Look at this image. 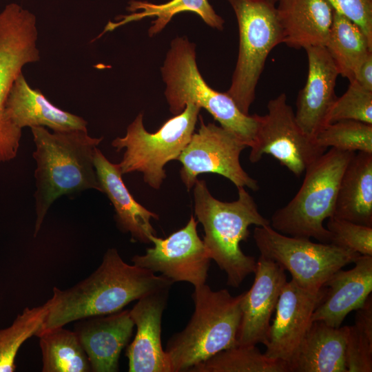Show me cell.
I'll return each instance as SVG.
<instances>
[{
    "instance_id": "obj_5",
    "label": "cell",
    "mask_w": 372,
    "mask_h": 372,
    "mask_svg": "<svg viewBox=\"0 0 372 372\" xmlns=\"http://www.w3.org/2000/svg\"><path fill=\"white\" fill-rule=\"evenodd\" d=\"M195 49L194 43L185 37H178L171 42L161 70L169 111L176 115L187 103L196 104L251 147L258 129V114H243L226 92L216 91L205 82L197 66Z\"/></svg>"
},
{
    "instance_id": "obj_14",
    "label": "cell",
    "mask_w": 372,
    "mask_h": 372,
    "mask_svg": "<svg viewBox=\"0 0 372 372\" xmlns=\"http://www.w3.org/2000/svg\"><path fill=\"white\" fill-rule=\"evenodd\" d=\"M326 287L311 290L293 279L284 285L271 324L265 354L288 364L298 351L312 321V315L323 300Z\"/></svg>"
},
{
    "instance_id": "obj_28",
    "label": "cell",
    "mask_w": 372,
    "mask_h": 372,
    "mask_svg": "<svg viewBox=\"0 0 372 372\" xmlns=\"http://www.w3.org/2000/svg\"><path fill=\"white\" fill-rule=\"evenodd\" d=\"M189 372H289L288 364L262 353L256 345H237L221 351Z\"/></svg>"
},
{
    "instance_id": "obj_35",
    "label": "cell",
    "mask_w": 372,
    "mask_h": 372,
    "mask_svg": "<svg viewBox=\"0 0 372 372\" xmlns=\"http://www.w3.org/2000/svg\"><path fill=\"white\" fill-rule=\"evenodd\" d=\"M351 81H355L365 90L372 91V53L358 65Z\"/></svg>"
},
{
    "instance_id": "obj_18",
    "label": "cell",
    "mask_w": 372,
    "mask_h": 372,
    "mask_svg": "<svg viewBox=\"0 0 372 372\" xmlns=\"http://www.w3.org/2000/svg\"><path fill=\"white\" fill-rule=\"evenodd\" d=\"M134 327L130 310L80 320L74 331L87 356L91 371H118L120 355L132 337Z\"/></svg>"
},
{
    "instance_id": "obj_23",
    "label": "cell",
    "mask_w": 372,
    "mask_h": 372,
    "mask_svg": "<svg viewBox=\"0 0 372 372\" xmlns=\"http://www.w3.org/2000/svg\"><path fill=\"white\" fill-rule=\"evenodd\" d=\"M347 327L313 321L289 364V372H347Z\"/></svg>"
},
{
    "instance_id": "obj_1",
    "label": "cell",
    "mask_w": 372,
    "mask_h": 372,
    "mask_svg": "<svg viewBox=\"0 0 372 372\" xmlns=\"http://www.w3.org/2000/svg\"><path fill=\"white\" fill-rule=\"evenodd\" d=\"M173 283L162 275L126 263L115 248H110L87 278L65 290L53 288L52 304L36 335L75 320L121 311Z\"/></svg>"
},
{
    "instance_id": "obj_7",
    "label": "cell",
    "mask_w": 372,
    "mask_h": 372,
    "mask_svg": "<svg viewBox=\"0 0 372 372\" xmlns=\"http://www.w3.org/2000/svg\"><path fill=\"white\" fill-rule=\"evenodd\" d=\"M200 109L187 103L182 112L169 118L154 133L145 130L143 114H138L128 125L125 135L112 142L116 152L125 149L118 163L122 175L141 172L145 183L159 189L166 178L165 165L177 160L189 142Z\"/></svg>"
},
{
    "instance_id": "obj_20",
    "label": "cell",
    "mask_w": 372,
    "mask_h": 372,
    "mask_svg": "<svg viewBox=\"0 0 372 372\" xmlns=\"http://www.w3.org/2000/svg\"><path fill=\"white\" fill-rule=\"evenodd\" d=\"M94 163L102 192L114 207L118 228L130 233L134 241L151 243L150 237L156 236V232L150 220H158V215L134 198L123 180L118 165L111 163L98 148Z\"/></svg>"
},
{
    "instance_id": "obj_19",
    "label": "cell",
    "mask_w": 372,
    "mask_h": 372,
    "mask_svg": "<svg viewBox=\"0 0 372 372\" xmlns=\"http://www.w3.org/2000/svg\"><path fill=\"white\" fill-rule=\"evenodd\" d=\"M353 268L335 271L324 283V297L312 315V321L341 327L346 316L362 307L372 291V256L360 255Z\"/></svg>"
},
{
    "instance_id": "obj_29",
    "label": "cell",
    "mask_w": 372,
    "mask_h": 372,
    "mask_svg": "<svg viewBox=\"0 0 372 372\" xmlns=\"http://www.w3.org/2000/svg\"><path fill=\"white\" fill-rule=\"evenodd\" d=\"M52 304V298L33 308H25L12 324L0 329V372H13L15 358L25 341L36 335Z\"/></svg>"
},
{
    "instance_id": "obj_31",
    "label": "cell",
    "mask_w": 372,
    "mask_h": 372,
    "mask_svg": "<svg viewBox=\"0 0 372 372\" xmlns=\"http://www.w3.org/2000/svg\"><path fill=\"white\" fill-rule=\"evenodd\" d=\"M316 144L327 149L372 154V124L342 120L327 125L314 138Z\"/></svg>"
},
{
    "instance_id": "obj_8",
    "label": "cell",
    "mask_w": 372,
    "mask_h": 372,
    "mask_svg": "<svg viewBox=\"0 0 372 372\" xmlns=\"http://www.w3.org/2000/svg\"><path fill=\"white\" fill-rule=\"evenodd\" d=\"M236 17L239 50L231 83L226 94L245 114L271 51L283 43L276 5L266 0H227Z\"/></svg>"
},
{
    "instance_id": "obj_4",
    "label": "cell",
    "mask_w": 372,
    "mask_h": 372,
    "mask_svg": "<svg viewBox=\"0 0 372 372\" xmlns=\"http://www.w3.org/2000/svg\"><path fill=\"white\" fill-rule=\"evenodd\" d=\"M244 292L213 291L204 284L194 287V311L187 326L168 340L164 350L171 372L189 371L218 352L238 345Z\"/></svg>"
},
{
    "instance_id": "obj_36",
    "label": "cell",
    "mask_w": 372,
    "mask_h": 372,
    "mask_svg": "<svg viewBox=\"0 0 372 372\" xmlns=\"http://www.w3.org/2000/svg\"><path fill=\"white\" fill-rule=\"evenodd\" d=\"M266 1H267L268 2H269V3H272V4L276 5L278 0H266Z\"/></svg>"
},
{
    "instance_id": "obj_13",
    "label": "cell",
    "mask_w": 372,
    "mask_h": 372,
    "mask_svg": "<svg viewBox=\"0 0 372 372\" xmlns=\"http://www.w3.org/2000/svg\"><path fill=\"white\" fill-rule=\"evenodd\" d=\"M193 215L186 225L166 238L150 237L152 247L132 258L134 265L174 282H187L194 287L205 284L211 258L198 234Z\"/></svg>"
},
{
    "instance_id": "obj_26",
    "label": "cell",
    "mask_w": 372,
    "mask_h": 372,
    "mask_svg": "<svg viewBox=\"0 0 372 372\" xmlns=\"http://www.w3.org/2000/svg\"><path fill=\"white\" fill-rule=\"evenodd\" d=\"M324 47L339 75L349 81L358 65L372 53V41L362 29L335 10H333V21Z\"/></svg>"
},
{
    "instance_id": "obj_27",
    "label": "cell",
    "mask_w": 372,
    "mask_h": 372,
    "mask_svg": "<svg viewBox=\"0 0 372 372\" xmlns=\"http://www.w3.org/2000/svg\"><path fill=\"white\" fill-rule=\"evenodd\" d=\"M43 372H87V356L75 331L59 327L39 333Z\"/></svg>"
},
{
    "instance_id": "obj_15",
    "label": "cell",
    "mask_w": 372,
    "mask_h": 372,
    "mask_svg": "<svg viewBox=\"0 0 372 372\" xmlns=\"http://www.w3.org/2000/svg\"><path fill=\"white\" fill-rule=\"evenodd\" d=\"M285 269L277 262L260 256L255 278L244 292L238 342L240 345H266L270 320L287 281Z\"/></svg>"
},
{
    "instance_id": "obj_2",
    "label": "cell",
    "mask_w": 372,
    "mask_h": 372,
    "mask_svg": "<svg viewBox=\"0 0 372 372\" xmlns=\"http://www.w3.org/2000/svg\"><path fill=\"white\" fill-rule=\"evenodd\" d=\"M37 163L34 177L36 236L55 200L63 195L96 189L102 192L94 167V154L103 137L93 138L87 130L50 132L32 127Z\"/></svg>"
},
{
    "instance_id": "obj_24",
    "label": "cell",
    "mask_w": 372,
    "mask_h": 372,
    "mask_svg": "<svg viewBox=\"0 0 372 372\" xmlns=\"http://www.w3.org/2000/svg\"><path fill=\"white\" fill-rule=\"evenodd\" d=\"M334 217L372 227V154L355 153L342 174Z\"/></svg>"
},
{
    "instance_id": "obj_16",
    "label": "cell",
    "mask_w": 372,
    "mask_h": 372,
    "mask_svg": "<svg viewBox=\"0 0 372 372\" xmlns=\"http://www.w3.org/2000/svg\"><path fill=\"white\" fill-rule=\"evenodd\" d=\"M308 72L304 86L299 91L295 119L302 131L314 140L326 125V118L333 102L338 71L324 46L304 49Z\"/></svg>"
},
{
    "instance_id": "obj_12",
    "label": "cell",
    "mask_w": 372,
    "mask_h": 372,
    "mask_svg": "<svg viewBox=\"0 0 372 372\" xmlns=\"http://www.w3.org/2000/svg\"><path fill=\"white\" fill-rule=\"evenodd\" d=\"M247 146L232 133L220 125L205 124L200 116V127L177 160L182 164L180 176L189 191L198 175L214 173L223 176L236 187L259 189L258 182L243 169L240 155Z\"/></svg>"
},
{
    "instance_id": "obj_9",
    "label": "cell",
    "mask_w": 372,
    "mask_h": 372,
    "mask_svg": "<svg viewBox=\"0 0 372 372\" xmlns=\"http://www.w3.org/2000/svg\"><path fill=\"white\" fill-rule=\"evenodd\" d=\"M254 239L261 256L277 262L296 283L311 290L321 289L335 271L360 256L332 243L282 234L270 225L256 226Z\"/></svg>"
},
{
    "instance_id": "obj_3",
    "label": "cell",
    "mask_w": 372,
    "mask_h": 372,
    "mask_svg": "<svg viewBox=\"0 0 372 372\" xmlns=\"http://www.w3.org/2000/svg\"><path fill=\"white\" fill-rule=\"evenodd\" d=\"M193 188L194 212L204 229V245L211 259L226 273L227 284L238 287L256 268L254 257L245 255L240 243L249 238L251 225H269L270 220L261 215L245 187H237L238 197L233 202L215 198L204 180L197 179Z\"/></svg>"
},
{
    "instance_id": "obj_32",
    "label": "cell",
    "mask_w": 372,
    "mask_h": 372,
    "mask_svg": "<svg viewBox=\"0 0 372 372\" xmlns=\"http://www.w3.org/2000/svg\"><path fill=\"white\" fill-rule=\"evenodd\" d=\"M342 120L372 124V91L349 81L347 91L333 102L326 118V125ZM325 125V126H326Z\"/></svg>"
},
{
    "instance_id": "obj_6",
    "label": "cell",
    "mask_w": 372,
    "mask_h": 372,
    "mask_svg": "<svg viewBox=\"0 0 372 372\" xmlns=\"http://www.w3.org/2000/svg\"><path fill=\"white\" fill-rule=\"evenodd\" d=\"M355 153L331 148L314 160L294 197L272 215L271 227L285 235L330 243L323 222L333 216L342 174Z\"/></svg>"
},
{
    "instance_id": "obj_33",
    "label": "cell",
    "mask_w": 372,
    "mask_h": 372,
    "mask_svg": "<svg viewBox=\"0 0 372 372\" xmlns=\"http://www.w3.org/2000/svg\"><path fill=\"white\" fill-rule=\"evenodd\" d=\"M328 219L327 229L331 233L330 243L360 255L372 256V227L334 216Z\"/></svg>"
},
{
    "instance_id": "obj_22",
    "label": "cell",
    "mask_w": 372,
    "mask_h": 372,
    "mask_svg": "<svg viewBox=\"0 0 372 372\" xmlns=\"http://www.w3.org/2000/svg\"><path fill=\"white\" fill-rule=\"evenodd\" d=\"M283 43L295 49L325 46L333 8L327 0H278Z\"/></svg>"
},
{
    "instance_id": "obj_34",
    "label": "cell",
    "mask_w": 372,
    "mask_h": 372,
    "mask_svg": "<svg viewBox=\"0 0 372 372\" xmlns=\"http://www.w3.org/2000/svg\"><path fill=\"white\" fill-rule=\"evenodd\" d=\"M333 10L357 24L372 41V0H327Z\"/></svg>"
},
{
    "instance_id": "obj_11",
    "label": "cell",
    "mask_w": 372,
    "mask_h": 372,
    "mask_svg": "<svg viewBox=\"0 0 372 372\" xmlns=\"http://www.w3.org/2000/svg\"><path fill=\"white\" fill-rule=\"evenodd\" d=\"M257 117L258 129L249 157L251 163L269 154L300 177L314 160L325 152L300 128L285 93L269 100L267 113L258 114Z\"/></svg>"
},
{
    "instance_id": "obj_25",
    "label": "cell",
    "mask_w": 372,
    "mask_h": 372,
    "mask_svg": "<svg viewBox=\"0 0 372 372\" xmlns=\"http://www.w3.org/2000/svg\"><path fill=\"white\" fill-rule=\"evenodd\" d=\"M127 10L132 13L119 17V21H110L103 34L112 31L128 23L146 17H155L149 28L148 34L154 37L161 32L172 18L185 11L193 12L200 17L209 26L219 30L223 29L225 21L216 14L208 0H171L161 4L143 1H131Z\"/></svg>"
},
{
    "instance_id": "obj_30",
    "label": "cell",
    "mask_w": 372,
    "mask_h": 372,
    "mask_svg": "<svg viewBox=\"0 0 372 372\" xmlns=\"http://www.w3.org/2000/svg\"><path fill=\"white\" fill-rule=\"evenodd\" d=\"M354 325L346 326L347 372L372 371V298L356 310Z\"/></svg>"
},
{
    "instance_id": "obj_17",
    "label": "cell",
    "mask_w": 372,
    "mask_h": 372,
    "mask_svg": "<svg viewBox=\"0 0 372 372\" xmlns=\"http://www.w3.org/2000/svg\"><path fill=\"white\" fill-rule=\"evenodd\" d=\"M170 287L163 288L139 300L130 310L136 333L128 345L126 356L130 372H171L161 344V321Z\"/></svg>"
},
{
    "instance_id": "obj_21",
    "label": "cell",
    "mask_w": 372,
    "mask_h": 372,
    "mask_svg": "<svg viewBox=\"0 0 372 372\" xmlns=\"http://www.w3.org/2000/svg\"><path fill=\"white\" fill-rule=\"evenodd\" d=\"M5 113L21 130L25 127H48L59 132L87 130L85 120L52 105L39 90L30 87L22 73L10 90Z\"/></svg>"
},
{
    "instance_id": "obj_10",
    "label": "cell",
    "mask_w": 372,
    "mask_h": 372,
    "mask_svg": "<svg viewBox=\"0 0 372 372\" xmlns=\"http://www.w3.org/2000/svg\"><path fill=\"white\" fill-rule=\"evenodd\" d=\"M36 17L19 5L12 3L0 12V163L17 154L21 130L5 113L10 90L22 68L39 60L37 48Z\"/></svg>"
}]
</instances>
